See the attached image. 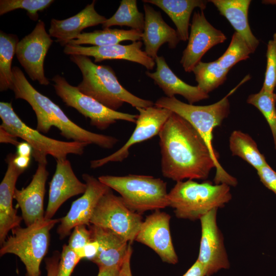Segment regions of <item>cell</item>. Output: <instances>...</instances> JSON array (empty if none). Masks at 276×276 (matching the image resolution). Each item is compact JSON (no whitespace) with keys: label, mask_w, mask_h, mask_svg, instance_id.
<instances>
[{"label":"cell","mask_w":276,"mask_h":276,"mask_svg":"<svg viewBox=\"0 0 276 276\" xmlns=\"http://www.w3.org/2000/svg\"><path fill=\"white\" fill-rule=\"evenodd\" d=\"M163 176L176 182L206 179L215 168L204 141L186 120L172 112L158 134Z\"/></svg>","instance_id":"cell-1"},{"label":"cell","mask_w":276,"mask_h":276,"mask_svg":"<svg viewBox=\"0 0 276 276\" xmlns=\"http://www.w3.org/2000/svg\"><path fill=\"white\" fill-rule=\"evenodd\" d=\"M243 79L238 85L232 89L222 99L212 104L195 105L185 103L175 97H162L158 99L154 105L169 109L189 122L200 135L206 145L215 164L216 174L214 179L215 184L225 183L236 187L237 179L229 174L221 166L218 160V153L213 145V131L220 126L230 112L228 97L241 84L246 81Z\"/></svg>","instance_id":"cell-2"},{"label":"cell","mask_w":276,"mask_h":276,"mask_svg":"<svg viewBox=\"0 0 276 276\" xmlns=\"http://www.w3.org/2000/svg\"><path fill=\"white\" fill-rule=\"evenodd\" d=\"M70 59L82 75V80L77 86L79 90L109 109L117 111L125 102L135 108L154 105L152 101L142 99L125 89L110 66L98 65L83 55H71Z\"/></svg>","instance_id":"cell-3"},{"label":"cell","mask_w":276,"mask_h":276,"mask_svg":"<svg viewBox=\"0 0 276 276\" xmlns=\"http://www.w3.org/2000/svg\"><path fill=\"white\" fill-rule=\"evenodd\" d=\"M232 198L230 186L191 179L176 182L168 194L176 217L195 221L214 209L223 208Z\"/></svg>","instance_id":"cell-4"},{"label":"cell","mask_w":276,"mask_h":276,"mask_svg":"<svg viewBox=\"0 0 276 276\" xmlns=\"http://www.w3.org/2000/svg\"><path fill=\"white\" fill-rule=\"evenodd\" d=\"M98 179L117 191L126 205L139 214L169 206L167 182L160 178L128 174L122 176L102 175Z\"/></svg>","instance_id":"cell-5"},{"label":"cell","mask_w":276,"mask_h":276,"mask_svg":"<svg viewBox=\"0 0 276 276\" xmlns=\"http://www.w3.org/2000/svg\"><path fill=\"white\" fill-rule=\"evenodd\" d=\"M60 219L45 218L26 227L12 229L1 245L0 256L7 254L17 256L25 266L26 276H40V264L48 252L50 231Z\"/></svg>","instance_id":"cell-6"},{"label":"cell","mask_w":276,"mask_h":276,"mask_svg":"<svg viewBox=\"0 0 276 276\" xmlns=\"http://www.w3.org/2000/svg\"><path fill=\"white\" fill-rule=\"evenodd\" d=\"M0 127L28 143L32 148V155L38 163H48L47 156L55 159L67 158L68 154L82 155L87 143L64 142L48 137L37 129L26 125L16 114L11 103L0 102Z\"/></svg>","instance_id":"cell-7"},{"label":"cell","mask_w":276,"mask_h":276,"mask_svg":"<svg viewBox=\"0 0 276 276\" xmlns=\"http://www.w3.org/2000/svg\"><path fill=\"white\" fill-rule=\"evenodd\" d=\"M52 80L57 95L68 106L76 109L90 119L91 126L99 130H105L118 120L136 123L138 114L113 110L93 98L81 93L77 86L69 84L60 75H56Z\"/></svg>","instance_id":"cell-8"},{"label":"cell","mask_w":276,"mask_h":276,"mask_svg":"<svg viewBox=\"0 0 276 276\" xmlns=\"http://www.w3.org/2000/svg\"><path fill=\"white\" fill-rule=\"evenodd\" d=\"M143 222L141 214L129 209L122 198L110 190L100 199L90 224L109 229L131 244Z\"/></svg>","instance_id":"cell-9"},{"label":"cell","mask_w":276,"mask_h":276,"mask_svg":"<svg viewBox=\"0 0 276 276\" xmlns=\"http://www.w3.org/2000/svg\"><path fill=\"white\" fill-rule=\"evenodd\" d=\"M139 114L135 128L126 143L110 155L90 161L93 169L110 162H122L129 156V149L134 145L158 135L164 124L172 113L168 109L153 105L147 108H135Z\"/></svg>","instance_id":"cell-10"},{"label":"cell","mask_w":276,"mask_h":276,"mask_svg":"<svg viewBox=\"0 0 276 276\" xmlns=\"http://www.w3.org/2000/svg\"><path fill=\"white\" fill-rule=\"evenodd\" d=\"M43 21L39 20L31 33L25 36L17 43L16 56L18 61L33 81L41 85L49 84L44 72V61L48 51L53 43Z\"/></svg>","instance_id":"cell-11"},{"label":"cell","mask_w":276,"mask_h":276,"mask_svg":"<svg viewBox=\"0 0 276 276\" xmlns=\"http://www.w3.org/2000/svg\"><path fill=\"white\" fill-rule=\"evenodd\" d=\"M217 210L210 211L199 219L201 235L197 260L203 266L205 276H211L230 266L224 238L217 224Z\"/></svg>","instance_id":"cell-12"},{"label":"cell","mask_w":276,"mask_h":276,"mask_svg":"<svg viewBox=\"0 0 276 276\" xmlns=\"http://www.w3.org/2000/svg\"><path fill=\"white\" fill-rule=\"evenodd\" d=\"M82 176L86 184V190L80 197L72 203L66 215L60 219L57 233L61 240L70 235L72 230L77 225L89 226L100 199L111 190L109 187L93 175L84 173Z\"/></svg>","instance_id":"cell-13"},{"label":"cell","mask_w":276,"mask_h":276,"mask_svg":"<svg viewBox=\"0 0 276 276\" xmlns=\"http://www.w3.org/2000/svg\"><path fill=\"white\" fill-rule=\"evenodd\" d=\"M226 39L225 35L206 19L203 10L194 13L188 42L180 61L186 72H191L210 49Z\"/></svg>","instance_id":"cell-14"},{"label":"cell","mask_w":276,"mask_h":276,"mask_svg":"<svg viewBox=\"0 0 276 276\" xmlns=\"http://www.w3.org/2000/svg\"><path fill=\"white\" fill-rule=\"evenodd\" d=\"M170 219L168 214L154 211L143 220L135 241L152 249L163 262L175 264L178 259L172 243Z\"/></svg>","instance_id":"cell-15"},{"label":"cell","mask_w":276,"mask_h":276,"mask_svg":"<svg viewBox=\"0 0 276 276\" xmlns=\"http://www.w3.org/2000/svg\"><path fill=\"white\" fill-rule=\"evenodd\" d=\"M56 169L50 183L49 200L44 218L50 219L61 205L70 198L83 194L86 184L76 176L70 162L67 159H56Z\"/></svg>","instance_id":"cell-16"},{"label":"cell","mask_w":276,"mask_h":276,"mask_svg":"<svg viewBox=\"0 0 276 276\" xmlns=\"http://www.w3.org/2000/svg\"><path fill=\"white\" fill-rule=\"evenodd\" d=\"M142 45L141 41L133 42L128 45L117 44L104 47H83L68 44L65 46L63 52L70 56H91L94 58L95 62L105 60H128L139 63L148 70H153L156 64L155 60L142 50Z\"/></svg>","instance_id":"cell-17"},{"label":"cell","mask_w":276,"mask_h":276,"mask_svg":"<svg viewBox=\"0 0 276 276\" xmlns=\"http://www.w3.org/2000/svg\"><path fill=\"white\" fill-rule=\"evenodd\" d=\"M12 84L10 89L16 99L26 101L34 111L37 118V130L48 133L55 127V117L52 108V101L37 91L28 81L17 66L12 67Z\"/></svg>","instance_id":"cell-18"},{"label":"cell","mask_w":276,"mask_h":276,"mask_svg":"<svg viewBox=\"0 0 276 276\" xmlns=\"http://www.w3.org/2000/svg\"><path fill=\"white\" fill-rule=\"evenodd\" d=\"M47 164L38 163L37 170L29 185L25 188L15 190L13 198L21 211L26 226L44 218L43 209L45 183L49 172Z\"/></svg>","instance_id":"cell-19"},{"label":"cell","mask_w":276,"mask_h":276,"mask_svg":"<svg viewBox=\"0 0 276 276\" xmlns=\"http://www.w3.org/2000/svg\"><path fill=\"white\" fill-rule=\"evenodd\" d=\"M15 154H9L6 159L7 168L0 184V244L7 239L8 233L20 226L22 219L17 215L13 207V199L16 182L25 170L18 168L14 163Z\"/></svg>","instance_id":"cell-20"},{"label":"cell","mask_w":276,"mask_h":276,"mask_svg":"<svg viewBox=\"0 0 276 276\" xmlns=\"http://www.w3.org/2000/svg\"><path fill=\"white\" fill-rule=\"evenodd\" d=\"M145 25L141 39L145 45V52L155 60L158 57L160 47L168 43L169 48L174 49L180 41L176 30L164 20L160 11L145 3Z\"/></svg>","instance_id":"cell-21"},{"label":"cell","mask_w":276,"mask_h":276,"mask_svg":"<svg viewBox=\"0 0 276 276\" xmlns=\"http://www.w3.org/2000/svg\"><path fill=\"white\" fill-rule=\"evenodd\" d=\"M88 227L92 240L99 244L98 254L91 261L99 268H121L131 248V244L109 229L92 224Z\"/></svg>","instance_id":"cell-22"},{"label":"cell","mask_w":276,"mask_h":276,"mask_svg":"<svg viewBox=\"0 0 276 276\" xmlns=\"http://www.w3.org/2000/svg\"><path fill=\"white\" fill-rule=\"evenodd\" d=\"M95 3L96 1H93L80 12L66 19L52 18L49 30L50 36L56 38L57 42L65 47L84 29L102 24L107 18L96 11Z\"/></svg>","instance_id":"cell-23"},{"label":"cell","mask_w":276,"mask_h":276,"mask_svg":"<svg viewBox=\"0 0 276 276\" xmlns=\"http://www.w3.org/2000/svg\"><path fill=\"white\" fill-rule=\"evenodd\" d=\"M155 61V72L146 71L145 74L153 80L167 97L180 95L190 104L209 98V94L203 92L197 86L189 85L179 78L169 67L163 56L157 57Z\"/></svg>","instance_id":"cell-24"},{"label":"cell","mask_w":276,"mask_h":276,"mask_svg":"<svg viewBox=\"0 0 276 276\" xmlns=\"http://www.w3.org/2000/svg\"><path fill=\"white\" fill-rule=\"evenodd\" d=\"M221 15L225 17L232 26L246 41L253 53L259 44V40L250 29L248 13L250 0H211Z\"/></svg>","instance_id":"cell-25"},{"label":"cell","mask_w":276,"mask_h":276,"mask_svg":"<svg viewBox=\"0 0 276 276\" xmlns=\"http://www.w3.org/2000/svg\"><path fill=\"white\" fill-rule=\"evenodd\" d=\"M160 8L171 19L176 27L180 40L189 38V27L192 13L196 8L200 10L205 9L208 1L203 0H143Z\"/></svg>","instance_id":"cell-26"},{"label":"cell","mask_w":276,"mask_h":276,"mask_svg":"<svg viewBox=\"0 0 276 276\" xmlns=\"http://www.w3.org/2000/svg\"><path fill=\"white\" fill-rule=\"evenodd\" d=\"M142 32L133 29H103L91 32H82L68 44L80 45L90 44L97 47H104L119 44L122 41L133 42L140 41Z\"/></svg>","instance_id":"cell-27"},{"label":"cell","mask_w":276,"mask_h":276,"mask_svg":"<svg viewBox=\"0 0 276 276\" xmlns=\"http://www.w3.org/2000/svg\"><path fill=\"white\" fill-rule=\"evenodd\" d=\"M229 147L232 155L240 157L256 170L267 164L256 143L248 134L233 131L229 139Z\"/></svg>","instance_id":"cell-28"},{"label":"cell","mask_w":276,"mask_h":276,"mask_svg":"<svg viewBox=\"0 0 276 276\" xmlns=\"http://www.w3.org/2000/svg\"><path fill=\"white\" fill-rule=\"evenodd\" d=\"M145 16L137 8L136 0H122L116 13L102 24L103 29L113 26H127L143 32Z\"/></svg>","instance_id":"cell-29"},{"label":"cell","mask_w":276,"mask_h":276,"mask_svg":"<svg viewBox=\"0 0 276 276\" xmlns=\"http://www.w3.org/2000/svg\"><path fill=\"white\" fill-rule=\"evenodd\" d=\"M229 70L222 67L216 60L209 62H199L193 70L197 86L209 94L226 80Z\"/></svg>","instance_id":"cell-30"},{"label":"cell","mask_w":276,"mask_h":276,"mask_svg":"<svg viewBox=\"0 0 276 276\" xmlns=\"http://www.w3.org/2000/svg\"><path fill=\"white\" fill-rule=\"evenodd\" d=\"M18 37L15 34L0 32V90L10 89L12 84V61L17 43Z\"/></svg>","instance_id":"cell-31"},{"label":"cell","mask_w":276,"mask_h":276,"mask_svg":"<svg viewBox=\"0 0 276 276\" xmlns=\"http://www.w3.org/2000/svg\"><path fill=\"white\" fill-rule=\"evenodd\" d=\"M247 102L255 106L264 116L271 131L276 149V94L262 88L258 93L250 95Z\"/></svg>","instance_id":"cell-32"},{"label":"cell","mask_w":276,"mask_h":276,"mask_svg":"<svg viewBox=\"0 0 276 276\" xmlns=\"http://www.w3.org/2000/svg\"><path fill=\"white\" fill-rule=\"evenodd\" d=\"M252 53L244 38L235 32L227 50L216 60L222 67L229 70L239 62L249 58Z\"/></svg>","instance_id":"cell-33"},{"label":"cell","mask_w":276,"mask_h":276,"mask_svg":"<svg viewBox=\"0 0 276 276\" xmlns=\"http://www.w3.org/2000/svg\"><path fill=\"white\" fill-rule=\"evenodd\" d=\"M54 2L53 0H1L0 15L22 9L27 11L31 19L36 20L38 17V12L47 9Z\"/></svg>","instance_id":"cell-34"},{"label":"cell","mask_w":276,"mask_h":276,"mask_svg":"<svg viewBox=\"0 0 276 276\" xmlns=\"http://www.w3.org/2000/svg\"><path fill=\"white\" fill-rule=\"evenodd\" d=\"M267 65L262 88L274 92L276 86V33L269 40L266 52Z\"/></svg>","instance_id":"cell-35"},{"label":"cell","mask_w":276,"mask_h":276,"mask_svg":"<svg viewBox=\"0 0 276 276\" xmlns=\"http://www.w3.org/2000/svg\"><path fill=\"white\" fill-rule=\"evenodd\" d=\"M92 241L91 233L87 225L82 224L75 226L71 234L67 245L81 259L82 258L83 249Z\"/></svg>","instance_id":"cell-36"},{"label":"cell","mask_w":276,"mask_h":276,"mask_svg":"<svg viewBox=\"0 0 276 276\" xmlns=\"http://www.w3.org/2000/svg\"><path fill=\"white\" fill-rule=\"evenodd\" d=\"M81 259L67 245L62 246L56 276H71Z\"/></svg>","instance_id":"cell-37"},{"label":"cell","mask_w":276,"mask_h":276,"mask_svg":"<svg viewBox=\"0 0 276 276\" xmlns=\"http://www.w3.org/2000/svg\"><path fill=\"white\" fill-rule=\"evenodd\" d=\"M260 181L276 195V172L267 164L257 170Z\"/></svg>","instance_id":"cell-38"},{"label":"cell","mask_w":276,"mask_h":276,"mask_svg":"<svg viewBox=\"0 0 276 276\" xmlns=\"http://www.w3.org/2000/svg\"><path fill=\"white\" fill-rule=\"evenodd\" d=\"M60 255L59 252L55 251L52 257L45 259L47 276L57 275Z\"/></svg>","instance_id":"cell-39"},{"label":"cell","mask_w":276,"mask_h":276,"mask_svg":"<svg viewBox=\"0 0 276 276\" xmlns=\"http://www.w3.org/2000/svg\"><path fill=\"white\" fill-rule=\"evenodd\" d=\"M98 250V242L92 240L83 249L82 258H86L91 261L97 255Z\"/></svg>","instance_id":"cell-40"},{"label":"cell","mask_w":276,"mask_h":276,"mask_svg":"<svg viewBox=\"0 0 276 276\" xmlns=\"http://www.w3.org/2000/svg\"><path fill=\"white\" fill-rule=\"evenodd\" d=\"M182 276H205V272L202 264L196 260Z\"/></svg>","instance_id":"cell-41"},{"label":"cell","mask_w":276,"mask_h":276,"mask_svg":"<svg viewBox=\"0 0 276 276\" xmlns=\"http://www.w3.org/2000/svg\"><path fill=\"white\" fill-rule=\"evenodd\" d=\"M0 142L2 143H9L17 146L19 144L17 137L0 127Z\"/></svg>","instance_id":"cell-42"},{"label":"cell","mask_w":276,"mask_h":276,"mask_svg":"<svg viewBox=\"0 0 276 276\" xmlns=\"http://www.w3.org/2000/svg\"><path fill=\"white\" fill-rule=\"evenodd\" d=\"M132 252L131 248L120 268V276H132L130 268V258Z\"/></svg>","instance_id":"cell-43"},{"label":"cell","mask_w":276,"mask_h":276,"mask_svg":"<svg viewBox=\"0 0 276 276\" xmlns=\"http://www.w3.org/2000/svg\"><path fill=\"white\" fill-rule=\"evenodd\" d=\"M119 267H99L97 276H120Z\"/></svg>","instance_id":"cell-44"},{"label":"cell","mask_w":276,"mask_h":276,"mask_svg":"<svg viewBox=\"0 0 276 276\" xmlns=\"http://www.w3.org/2000/svg\"><path fill=\"white\" fill-rule=\"evenodd\" d=\"M17 155L24 156H29L32 154V148L27 142L19 143L17 146Z\"/></svg>","instance_id":"cell-45"},{"label":"cell","mask_w":276,"mask_h":276,"mask_svg":"<svg viewBox=\"0 0 276 276\" xmlns=\"http://www.w3.org/2000/svg\"><path fill=\"white\" fill-rule=\"evenodd\" d=\"M30 157L20 156L15 154L14 163L15 165L20 169L25 170L29 165Z\"/></svg>","instance_id":"cell-46"}]
</instances>
